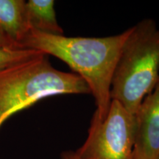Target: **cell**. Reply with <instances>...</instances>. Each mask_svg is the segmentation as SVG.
I'll return each instance as SVG.
<instances>
[{"mask_svg": "<svg viewBox=\"0 0 159 159\" xmlns=\"http://www.w3.org/2000/svg\"><path fill=\"white\" fill-rule=\"evenodd\" d=\"M132 27L120 34L102 38L66 37L30 30L20 47L52 55L66 63L86 83L104 119L110 106L111 86L115 67Z\"/></svg>", "mask_w": 159, "mask_h": 159, "instance_id": "6da1fadb", "label": "cell"}, {"mask_svg": "<svg viewBox=\"0 0 159 159\" xmlns=\"http://www.w3.org/2000/svg\"><path fill=\"white\" fill-rule=\"evenodd\" d=\"M159 81V30L148 19L132 27L115 67L111 100L136 114Z\"/></svg>", "mask_w": 159, "mask_h": 159, "instance_id": "7a4b0ae2", "label": "cell"}, {"mask_svg": "<svg viewBox=\"0 0 159 159\" xmlns=\"http://www.w3.org/2000/svg\"><path fill=\"white\" fill-rule=\"evenodd\" d=\"M91 94L79 75L55 69L47 55L0 71V129L6 121L41 99Z\"/></svg>", "mask_w": 159, "mask_h": 159, "instance_id": "3957f363", "label": "cell"}, {"mask_svg": "<svg viewBox=\"0 0 159 159\" xmlns=\"http://www.w3.org/2000/svg\"><path fill=\"white\" fill-rule=\"evenodd\" d=\"M136 116L111 100L106 116L95 111L84 143L75 150L80 159H133Z\"/></svg>", "mask_w": 159, "mask_h": 159, "instance_id": "277c9868", "label": "cell"}, {"mask_svg": "<svg viewBox=\"0 0 159 159\" xmlns=\"http://www.w3.org/2000/svg\"><path fill=\"white\" fill-rule=\"evenodd\" d=\"M136 116V134L133 159L159 157V81L145 97Z\"/></svg>", "mask_w": 159, "mask_h": 159, "instance_id": "5b68a950", "label": "cell"}, {"mask_svg": "<svg viewBox=\"0 0 159 159\" xmlns=\"http://www.w3.org/2000/svg\"><path fill=\"white\" fill-rule=\"evenodd\" d=\"M25 3L23 0H0V30L20 48V43L30 31Z\"/></svg>", "mask_w": 159, "mask_h": 159, "instance_id": "8992f818", "label": "cell"}, {"mask_svg": "<svg viewBox=\"0 0 159 159\" xmlns=\"http://www.w3.org/2000/svg\"><path fill=\"white\" fill-rule=\"evenodd\" d=\"M27 22L30 31L49 35H63L57 23L53 0H29L25 3Z\"/></svg>", "mask_w": 159, "mask_h": 159, "instance_id": "52a82bcc", "label": "cell"}, {"mask_svg": "<svg viewBox=\"0 0 159 159\" xmlns=\"http://www.w3.org/2000/svg\"><path fill=\"white\" fill-rule=\"evenodd\" d=\"M43 55H47L34 49H10L0 47V71L34 61Z\"/></svg>", "mask_w": 159, "mask_h": 159, "instance_id": "ba28073f", "label": "cell"}, {"mask_svg": "<svg viewBox=\"0 0 159 159\" xmlns=\"http://www.w3.org/2000/svg\"><path fill=\"white\" fill-rule=\"evenodd\" d=\"M0 47L10 49H21L19 47V45H17L15 42H13L8 37L6 36L1 30H0Z\"/></svg>", "mask_w": 159, "mask_h": 159, "instance_id": "9c48e42d", "label": "cell"}, {"mask_svg": "<svg viewBox=\"0 0 159 159\" xmlns=\"http://www.w3.org/2000/svg\"><path fill=\"white\" fill-rule=\"evenodd\" d=\"M61 159H80L75 150H65L61 153Z\"/></svg>", "mask_w": 159, "mask_h": 159, "instance_id": "30bf717a", "label": "cell"}, {"mask_svg": "<svg viewBox=\"0 0 159 159\" xmlns=\"http://www.w3.org/2000/svg\"><path fill=\"white\" fill-rule=\"evenodd\" d=\"M158 159H159V157H158Z\"/></svg>", "mask_w": 159, "mask_h": 159, "instance_id": "8fae6325", "label": "cell"}]
</instances>
